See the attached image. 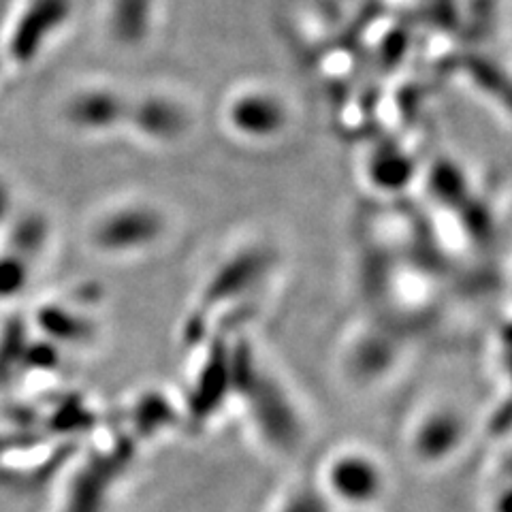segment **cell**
<instances>
[{"mask_svg":"<svg viewBox=\"0 0 512 512\" xmlns=\"http://www.w3.org/2000/svg\"><path fill=\"white\" fill-rule=\"evenodd\" d=\"M229 120L237 133L271 135L286 124L284 105L269 92H242L229 107Z\"/></svg>","mask_w":512,"mask_h":512,"instance_id":"obj_3","label":"cell"},{"mask_svg":"<svg viewBox=\"0 0 512 512\" xmlns=\"http://www.w3.org/2000/svg\"><path fill=\"white\" fill-rule=\"evenodd\" d=\"M387 470L380 459L359 446L335 451L325 463L318 487L335 506L342 504L350 512H365L382 500L387 491Z\"/></svg>","mask_w":512,"mask_h":512,"instance_id":"obj_1","label":"cell"},{"mask_svg":"<svg viewBox=\"0 0 512 512\" xmlns=\"http://www.w3.org/2000/svg\"><path fill=\"white\" fill-rule=\"evenodd\" d=\"M118 105L114 103V99H109L105 94H96V96H88L84 99V103H79L75 109V116L88 122V124H107L114 118Z\"/></svg>","mask_w":512,"mask_h":512,"instance_id":"obj_5","label":"cell"},{"mask_svg":"<svg viewBox=\"0 0 512 512\" xmlns=\"http://www.w3.org/2000/svg\"><path fill=\"white\" fill-rule=\"evenodd\" d=\"M489 512H512V468H502L500 483L489 495Z\"/></svg>","mask_w":512,"mask_h":512,"instance_id":"obj_6","label":"cell"},{"mask_svg":"<svg viewBox=\"0 0 512 512\" xmlns=\"http://www.w3.org/2000/svg\"><path fill=\"white\" fill-rule=\"evenodd\" d=\"M466 440V421L453 406H431L416 419L410 444L421 463H442L455 455Z\"/></svg>","mask_w":512,"mask_h":512,"instance_id":"obj_2","label":"cell"},{"mask_svg":"<svg viewBox=\"0 0 512 512\" xmlns=\"http://www.w3.org/2000/svg\"><path fill=\"white\" fill-rule=\"evenodd\" d=\"M331 510H333V504L327 500V495L320 491L318 483L295 487L276 508V512H331Z\"/></svg>","mask_w":512,"mask_h":512,"instance_id":"obj_4","label":"cell"}]
</instances>
